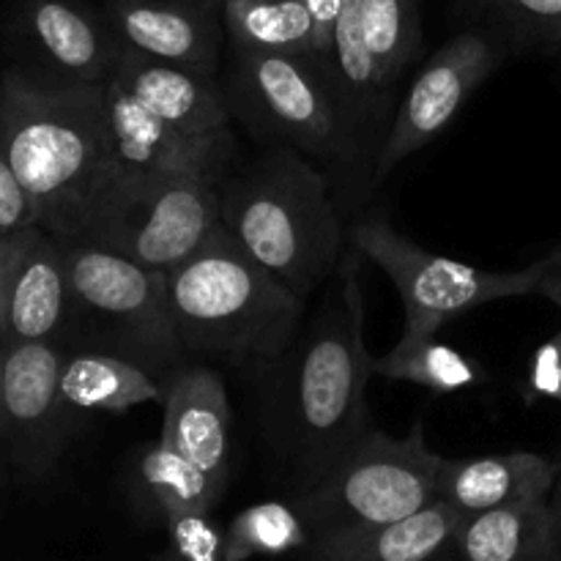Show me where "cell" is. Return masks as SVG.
Masks as SVG:
<instances>
[{
	"mask_svg": "<svg viewBox=\"0 0 561 561\" xmlns=\"http://www.w3.org/2000/svg\"><path fill=\"white\" fill-rule=\"evenodd\" d=\"M455 548L463 561H561L548 499L471 515Z\"/></svg>",
	"mask_w": 561,
	"mask_h": 561,
	"instance_id": "22",
	"label": "cell"
},
{
	"mask_svg": "<svg viewBox=\"0 0 561 561\" xmlns=\"http://www.w3.org/2000/svg\"><path fill=\"white\" fill-rule=\"evenodd\" d=\"M168 542L157 561H228L225 531L211 520V513H190L164 524Z\"/></svg>",
	"mask_w": 561,
	"mask_h": 561,
	"instance_id": "29",
	"label": "cell"
},
{
	"mask_svg": "<svg viewBox=\"0 0 561 561\" xmlns=\"http://www.w3.org/2000/svg\"><path fill=\"white\" fill-rule=\"evenodd\" d=\"M110 179H206L222 184L233 159V131L192 137L146 107L110 71L102 91Z\"/></svg>",
	"mask_w": 561,
	"mask_h": 561,
	"instance_id": "10",
	"label": "cell"
},
{
	"mask_svg": "<svg viewBox=\"0 0 561 561\" xmlns=\"http://www.w3.org/2000/svg\"><path fill=\"white\" fill-rule=\"evenodd\" d=\"M113 75H118L151 113L175 129L192 137L230 135L228 99L217 91L214 80L179 66L140 58L126 49H121Z\"/></svg>",
	"mask_w": 561,
	"mask_h": 561,
	"instance_id": "17",
	"label": "cell"
},
{
	"mask_svg": "<svg viewBox=\"0 0 561 561\" xmlns=\"http://www.w3.org/2000/svg\"><path fill=\"white\" fill-rule=\"evenodd\" d=\"M463 515L444 499L409 518L318 540L307 561H433L458 546Z\"/></svg>",
	"mask_w": 561,
	"mask_h": 561,
	"instance_id": "18",
	"label": "cell"
},
{
	"mask_svg": "<svg viewBox=\"0 0 561 561\" xmlns=\"http://www.w3.org/2000/svg\"><path fill=\"white\" fill-rule=\"evenodd\" d=\"M3 365H5V351L0 348V403H3Z\"/></svg>",
	"mask_w": 561,
	"mask_h": 561,
	"instance_id": "36",
	"label": "cell"
},
{
	"mask_svg": "<svg viewBox=\"0 0 561 561\" xmlns=\"http://www.w3.org/2000/svg\"><path fill=\"white\" fill-rule=\"evenodd\" d=\"M222 11L192 0H110L107 25L121 49L214 80L219 69Z\"/></svg>",
	"mask_w": 561,
	"mask_h": 561,
	"instance_id": "13",
	"label": "cell"
},
{
	"mask_svg": "<svg viewBox=\"0 0 561 561\" xmlns=\"http://www.w3.org/2000/svg\"><path fill=\"white\" fill-rule=\"evenodd\" d=\"M559 463L535 453H499L480 458H444L442 499L463 518L515 507V504L546 502L557 482Z\"/></svg>",
	"mask_w": 561,
	"mask_h": 561,
	"instance_id": "16",
	"label": "cell"
},
{
	"mask_svg": "<svg viewBox=\"0 0 561 561\" xmlns=\"http://www.w3.org/2000/svg\"><path fill=\"white\" fill-rule=\"evenodd\" d=\"M219 222L301 301L337 274L348 241L327 175L290 146L228 173L219 184Z\"/></svg>",
	"mask_w": 561,
	"mask_h": 561,
	"instance_id": "4",
	"label": "cell"
},
{
	"mask_svg": "<svg viewBox=\"0 0 561 561\" xmlns=\"http://www.w3.org/2000/svg\"><path fill=\"white\" fill-rule=\"evenodd\" d=\"M348 241L356 255L376 263L398 290L405 310L403 334H436L474 307L537 294L553 263L551 252L520 272H488L422 250L383 217H362L351 225Z\"/></svg>",
	"mask_w": 561,
	"mask_h": 561,
	"instance_id": "8",
	"label": "cell"
},
{
	"mask_svg": "<svg viewBox=\"0 0 561 561\" xmlns=\"http://www.w3.org/2000/svg\"><path fill=\"white\" fill-rule=\"evenodd\" d=\"M219 228V184L206 179H110L69 241L173 272Z\"/></svg>",
	"mask_w": 561,
	"mask_h": 561,
	"instance_id": "7",
	"label": "cell"
},
{
	"mask_svg": "<svg viewBox=\"0 0 561 561\" xmlns=\"http://www.w3.org/2000/svg\"><path fill=\"white\" fill-rule=\"evenodd\" d=\"M230 102L261 135L318 157H348L351 126L327 69L312 55L236 53Z\"/></svg>",
	"mask_w": 561,
	"mask_h": 561,
	"instance_id": "9",
	"label": "cell"
},
{
	"mask_svg": "<svg viewBox=\"0 0 561 561\" xmlns=\"http://www.w3.org/2000/svg\"><path fill=\"white\" fill-rule=\"evenodd\" d=\"M373 370L392 381L414 383L433 394L463 392L488 381V373L480 362L436 340V334H403L389 354L373 362Z\"/></svg>",
	"mask_w": 561,
	"mask_h": 561,
	"instance_id": "24",
	"label": "cell"
},
{
	"mask_svg": "<svg viewBox=\"0 0 561 561\" xmlns=\"http://www.w3.org/2000/svg\"><path fill=\"white\" fill-rule=\"evenodd\" d=\"M312 16V58L327 69L343 0H301Z\"/></svg>",
	"mask_w": 561,
	"mask_h": 561,
	"instance_id": "31",
	"label": "cell"
},
{
	"mask_svg": "<svg viewBox=\"0 0 561 561\" xmlns=\"http://www.w3.org/2000/svg\"><path fill=\"white\" fill-rule=\"evenodd\" d=\"M334 279L307 332L252 376L261 436L294 493L312 485L376 427L365 398L376 359L367 351L356 261L340 263Z\"/></svg>",
	"mask_w": 561,
	"mask_h": 561,
	"instance_id": "1",
	"label": "cell"
},
{
	"mask_svg": "<svg viewBox=\"0 0 561 561\" xmlns=\"http://www.w3.org/2000/svg\"><path fill=\"white\" fill-rule=\"evenodd\" d=\"M3 365V414L14 433L16 453L27 469L44 474L64 449L60 370L64 359L53 340L11 345Z\"/></svg>",
	"mask_w": 561,
	"mask_h": 561,
	"instance_id": "14",
	"label": "cell"
},
{
	"mask_svg": "<svg viewBox=\"0 0 561 561\" xmlns=\"http://www.w3.org/2000/svg\"><path fill=\"white\" fill-rule=\"evenodd\" d=\"M312 535L294 502L252 504L230 520L225 531V559L250 561L255 557H285L310 548Z\"/></svg>",
	"mask_w": 561,
	"mask_h": 561,
	"instance_id": "27",
	"label": "cell"
},
{
	"mask_svg": "<svg viewBox=\"0 0 561 561\" xmlns=\"http://www.w3.org/2000/svg\"><path fill=\"white\" fill-rule=\"evenodd\" d=\"M222 22L236 53L312 55V16L301 0H225Z\"/></svg>",
	"mask_w": 561,
	"mask_h": 561,
	"instance_id": "25",
	"label": "cell"
},
{
	"mask_svg": "<svg viewBox=\"0 0 561 561\" xmlns=\"http://www.w3.org/2000/svg\"><path fill=\"white\" fill-rule=\"evenodd\" d=\"M71 312L85 321V351H104L164 378L186 362L170 310L168 272L88 241H64Z\"/></svg>",
	"mask_w": 561,
	"mask_h": 561,
	"instance_id": "6",
	"label": "cell"
},
{
	"mask_svg": "<svg viewBox=\"0 0 561 561\" xmlns=\"http://www.w3.org/2000/svg\"><path fill=\"white\" fill-rule=\"evenodd\" d=\"M104 82L11 77L0 91V146L36 206L38 228L75 239L110 181Z\"/></svg>",
	"mask_w": 561,
	"mask_h": 561,
	"instance_id": "2",
	"label": "cell"
},
{
	"mask_svg": "<svg viewBox=\"0 0 561 561\" xmlns=\"http://www.w3.org/2000/svg\"><path fill=\"white\" fill-rule=\"evenodd\" d=\"M25 22L64 80L104 82L118 64L121 44L113 27L69 0H33Z\"/></svg>",
	"mask_w": 561,
	"mask_h": 561,
	"instance_id": "19",
	"label": "cell"
},
{
	"mask_svg": "<svg viewBox=\"0 0 561 561\" xmlns=\"http://www.w3.org/2000/svg\"><path fill=\"white\" fill-rule=\"evenodd\" d=\"M129 493L142 513L168 524L179 515L211 513L225 491L206 471L159 438L140 447L131 460Z\"/></svg>",
	"mask_w": 561,
	"mask_h": 561,
	"instance_id": "20",
	"label": "cell"
},
{
	"mask_svg": "<svg viewBox=\"0 0 561 561\" xmlns=\"http://www.w3.org/2000/svg\"><path fill=\"white\" fill-rule=\"evenodd\" d=\"M537 294L546 296L548 301H553V305L561 310V247L553 252V263H551V268H548L546 277H542ZM559 337H561V332H559Z\"/></svg>",
	"mask_w": 561,
	"mask_h": 561,
	"instance_id": "33",
	"label": "cell"
},
{
	"mask_svg": "<svg viewBox=\"0 0 561 561\" xmlns=\"http://www.w3.org/2000/svg\"><path fill=\"white\" fill-rule=\"evenodd\" d=\"M192 3H201V5H208V9L222 11V3H225V0H192Z\"/></svg>",
	"mask_w": 561,
	"mask_h": 561,
	"instance_id": "35",
	"label": "cell"
},
{
	"mask_svg": "<svg viewBox=\"0 0 561 561\" xmlns=\"http://www.w3.org/2000/svg\"><path fill=\"white\" fill-rule=\"evenodd\" d=\"M168 288L186 359L257 376L301 332L307 301L252 261L222 222L195 255L168 272Z\"/></svg>",
	"mask_w": 561,
	"mask_h": 561,
	"instance_id": "3",
	"label": "cell"
},
{
	"mask_svg": "<svg viewBox=\"0 0 561 561\" xmlns=\"http://www.w3.org/2000/svg\"><path fill=\"white\" fill-rule=\"evenodd\" d=\"M507 36L524 47L561 49V0H485Z\"/></svg>",
	"mask_w": 561,
	"mask_h": 561,
	"instance_id": "28",
	"label": "cell"
},
{
	"mask_svg": "<svg viewBox=\"0 0 561 561\" xmlns=\"http://www.w3.org/2000/svg\"><path fill=\"white\" fill-rule=\"evenodd\" d=\"M327 75L340 99L351 135L376 124L387 110V96L376 80V66L362 31L359 0H343L337 27H334L332 53L327 60Z\"/></svg>",
	"mask_w": 561,
	"mask_h": 561,
	"instance_id": "23",
	"label": "cell"
},
{
	"mask_svg": "<svg viewBox=\"0 0 561 561\" xmlns=\"http://www.w3.org/2000/svg\"><path fill=\"white\" fill-rule=\"evenodd\" d=\"M69 312L64 239L38 225L0 236V345L53 340Z\"/></svg>",
	"mask_w": 561,
	"mask_h": 561,
	"instance_id": "12",
	"label": "cell"
},
{
	"mask_svg": "<svg viewBox=\"0 0 561 561\" xmlns=\"http://www.w3.org/2000/svg\"><path fill=\"white\" fill-rule=\"evenodd\" d=\"M548 507H551L553 531H557V542L561 548V463L557 471V482H553V488H551V496H548Z\"/></svg>",
	"mask_w": 561,
	"mask_h": 561,
	"instance_id": "34",
	"label": "cell"
},
{
	"mask_svg": "<svg viewBox=\"0 0 561 561\" xmlns=\"http://www.w3.org/2000/svg\"><path fill=\"white\" fill-rule=\"evenodd\" d=\"M162 378L104 351H77L60 370V398L75 411L126 414L146 403H162Z\"/></svg>",
	"mask_w": 561,
	"mask_h": 561,
	"instance_id": "21",
	"label": "cell"
},
{
	"mask_svg": "<svg viewBox=\"0 0 561 561\" xmlns=\"http://www.w3.org/2000/svg\"><path fill=\"white\" fill-rule=\"evenodd\" d=\"M504 58L507 53L502 42L482 31H463L449 38L427 60L400 102L398 115L378 146L376 179L389 175L403 159L442 135L471 93L504 64Z\"/></svg>",
	"mask_w": 561,
	"mask_h": 561,
	"instance_id": "11",
	"label": "cell"
},
{
	"mask_svg": "<svg viewBox=\"0 0 561 561\" xmlns=\"http://www.w3.org/2000/svg\"><path fill=\"white\" fill-rule=\"evenodd\" d=\"M442 455L427 447L422 422L403 438L373 427L312 485L294 493V507L312 542L392 524L442 499Z\"/></svg>",
	"mask_w": 561,
	"mask_h": 561,
	"instance_id": "5",
	"label": "cell"
},
{
	"mask_svg": "<svg viewBox=\"0 0 561 561\" xmlns=\"http://www.w3.org/2000/svg\"><path fill=\"white\" fill-rule=\"evenodd\" d=\"M531 389L542 394H553L561 400V337L551 340L540 348L531 370Z\"/></svg>",
	"mask_w": 561,
	"mask_h": 561,
	"instance_id": "32",
	"label": "cell"
},
{
	"mask_svg": "<svg viewBox=\"0 0 561 561\" xmlns=\"http://www.w3.org/2000/svg\"><path fill=\"white\" fill-rule=\"evenodd\" d=\"M359 11L378 88L389 99L422 44L420 5L416 0H359Z\"/></svg>",
	"mask_w": 561,
	"mask_h": 561,
	"instance_id": "26",
	"label": "cell"
},
{
	"mask_svg": "<svg viewBox=\"0 0 561 561\" xmlns=\"http://www.w3.org/2000/svg\"><path fill=\"white\" fill-rule=\"evenodd\" d=\"M38 225L36 206L25 192L22 181L16 179L14 168L9 164L3 146H0V236L14 230Z\"/></svg>",
	"mask_w": 561,
	"mask_h": 561,
	"instance_id": "30",
	"label": "cell"
},
{
	"mask_svg": "<svg viewBox=\"0 0 561 561\" xmlns=\"http://www.w3.org/2000/svg\"><path fill=\"white\" fill-rule=\"evenodd\" d=\"M162 442L206 471L219 488L230 480V400L208 362L186 359L162 378Z\"/></svg>",
	"mask_w": 561,
	"mask_h": 561,
	"instance_id": "15",
	"label": "cell"
}]
</instances>
